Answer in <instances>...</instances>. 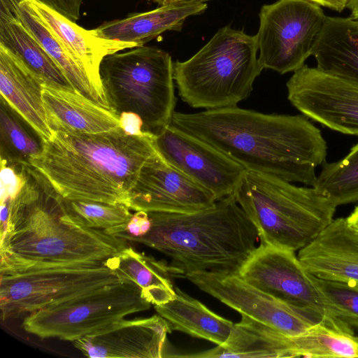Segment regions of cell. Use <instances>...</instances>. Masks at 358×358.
<instances>
[{
    "instance_id": "7402d4cb",
    "label": "cell",
    "mask_w": 358,
    "mask_h": 358,
    "mask_svg": "<svg viewBox=\"0 0 358 358\" xmlns=\"http://www.w3.org/2000/svg\"><path fill=\"white\" fill-rule=\"evenodd\" d=\"M184 357H294L292 336L241 315L222 345Z\"/></svg>"
},
{
    "instance_id": "4dcf8cb0",
    "label": "cell",
    "mask_w": 358,
    "mask_h": 358,
    "mask_svg": "<svg viewBox=\"0 0 358 358\" xmlns=\"http://www.w3.org/2000/svg\"><path fill=\"white\" fill-rule=\"evenodd\" d=\"M63 202L69 215L76 222L112 235L123 230L132 216L131 209L124 204L64 198Z\"/></svg>"
},
{
    "instance_id": "ba28073f",
    "label": "cell",
    "mask_w": 358,
    "mask_h": 358,
    "mask_svg": "<svg viewBox=\"0 0 358 358\" xmlns=\"http://www.w3.org/2000/svg\"><path fill=\"white\" fill-rule=\"evenodd\" d=\"M0 275L2 321L56 306L124 281L105 261L33 265L1 271Z\"/></svg>"
},
{
    "instance_id": "3957f363",
    "label": "cell",
    "mask_w": 358,
    "mask_h": 358,
    "mask_svg": "<svg viewBox=\"0 0 358 358\" xmlns=\"http://www.w3.org/2000/svg\"><path fill=\"white\" fill-rule=\"evenodd\" d=\"M156 136H130L121 127L97 134L52 131L30 164L65 199L129 208V194L145 162L158 152Z\"/></svg>"
},
{
    "instance_id": "d6986e66",
    "label": "cell",
    "mask_w": 358,
    "mask_h": 358,
    "mask_svg": "<svg viewBox=\"0 0 358 358\" xmlns=\"http://www.w3.org/2000/svg\"><path fill=\"white\" fill-rule=\"evenodd\" d=\"M42 99L51 131L97 134L120 127L119 115L76 90L43 83Z\"/></svg>"
},
{
    "instance_id": "7a4b0ae2",
    "label": "cell",
    "mask_w": 358,
    "mask_h": 358,
    "mask_svg": "<svg viewBox=\"0 0 358 358\" xmlns=\"http://www.w3.org/2000/svg\"><path fill=\"white\" fill-rule=\"evenodd\" d=\"M24 166L26 182L9 201L6 226L0 232V271L104 262L127 246L123 238L73 220L50 182L31 165Z\"/></svg>"
},
{
    "instance_id": "ffe728a7",
    "label": "cell",
    "mask_w": 358,
    "mask_h": 358,
    "mask_svg": "<svg viewBox=\"0 0 358 358\" xmlns=\"http://www.w3.org/2000/svg\"><path fill=\"white\" fill-rule=\"evenodd\" d=\"M43 83L20 58L0 44L1 96L42 141L52 135L42 99Z\"/></svg>"
},
{
    "instance_id": "e575fe53",
    "label": "cell",
    "mask_w": 358,
    "mask_h": 358,
    "mask_svg": "<svg viewBox=\"0 0 358 358\" xmlns=\"http://www.w3.org/2000/svg\"><path fill=\"white\" fill-rule=\"evenodd\" d=\"M49 6L67 18L76 22L80 16L84 0H38Z\"/></svg>"
},
{
    "instance_id": "f546056e",
    "label": "cell",
    "mask_w": 358,
    "mask_h": 358,
    "mask_svg": "<svg viewBox=\"0 0 358 358\" xmlns=\"http://www.w3.org/2000/svg\"><path fill=\"white\" fill-rule=\"evenodd\" d=\"M322 165L314 187L336 206L358 201V143L343 159Z\"/></svg>"
},
{
    "instance_id": "8992f818",
    "label": "cell",
    "mask_w": 358,
    "mask_h": 358,
    "mask_svg": "<svg viewBox=\"0 0 358 358\" xmlns=\"http://www.w3.org/2000/svg\"><path fill=\"white\" fill-rule=\"evenodd\" d=\"M256 36L229 25L220 29L189 59L173 63V78L180 99L206 110L236 106L253 90L263 70Z\"/></svg>"
},
{
    "instance_id": "9a60e30c",
    "label": "cell",
    "mask_w": 358,
    "mask_h": 358,
    "mask_svg": "<svg viewBox=\"0 0 358 358\" xmlns=\"http://www.w3.org/2000/svg\"><path fill=\"white\" fill-rule=\"evenodd\" d=\"M216 201L210 191L157 152L140 171L129 194V208L147 213H189L208 208Z\"/></svg>"
},
{
    "instance_id": "484cf974",
    "label": "cell",
    "mask_w": 358,
    "mask_h": 358,
    "mask_svg": "<svg viewBox=\"0 0 358 358\" xmlns=\"http://www.w3.org/2000/svg\"><path fill=\"white\" fill-rule=\"evenodd\" d=\"M0 44L48 85L75 90L44 48L8 8L0 6Z\"/></svg>"
},
{
    "instance_id": "52a82bcc",
    "label": "cell",
    "mask_w": 358,
    "mask_h": 358,
    "mask_svg": "<svg viewBox=\"0 0 358 358\" xmlns=\"http://www.w3.org/2000/svg\"><path fill=\"white\" fill-rule=\"evenodd\" d=\"M100 77L110 109L138 114L143 130L159 134L171 122L176 103L171 55L155 47L139 46L106 56Z\"/></svg>"
},
{
    "instance_id": "5b68a950",
    "label": "cell",
    "mask_w": 358,
    "mask_h": 358,
    "mask_svg": "<svg viewBox=\"0 0 358 358\" xmlns=\"http://www.w3.org/2000/svg\"><path fill=\"white\" fill-rule=\"evenodd\" d=\"M234 197L260 243L299 251L333 220L337 206L314 187L246 170Z\"/></svg>"
},
{
    "instance_id": "6da1fadb",
    "label": "cell",
    "mask_w": 358,
    "mask_h": 358,
    "mask_svg": "<svg viewBox=\"0 0 358 358\" xmlns=\"http://www.w3.org/2000/svg\"><path fill=\"white\" fill-rule=\"evenodd\" d=\"M171 124L201 139L246 170L314 187L327 144L305 115L265 114L236 106L174 112Z\"/></svg>"
},
{
    "instance_id": "8fae6325",
    "label": "cell",
    "mask_w": 358,
    "mask_h": 358,
    "mask_svg": "<svg viewBox=\"0 0 358 358\" xmlns=\"http://www.w3.org/2000/svg\"><path fill=\"white\" fill-rule=\"evenodd\" d=\"M185 278L241 315L287 336L304 332L322 317L257 289L238 273L200 271L188 273Z\"/></svg>"
},
{
    "instance_id": "277c9868",
    "label": "cell",
    "mask_w": 358,
    "mask_h": 358,
    "mask_svg": "<svg viewBox=\"0 0 358 358\" xmlns=\"http://www.w3.org/2000/svg\"><path fill=\"white\" fill-rule=\"evenodd\" d=\"M149 231L132 241L170 258L176 276L193 271L238 273L256 248V227L234 196L189 213H148Z\"/></svg>"
},
{
    "instance_id": "30bf717a",
    "label": "cell",
    "mask_w": 358,
    "mask_h": 358,
    "mask_svg": "<svg viewBox=\"0 0 358 358\" xmlns=\"http://www.w3.org/2000/svg\"><path fill=\"white\" fill-rule=\"evenodd\" d=\"M320 6L310 0H278L262 6L255 36L263 69L285 74L304 65L326 20Z\"/></svg>"
},
{
    "instance_id": "e0dca14e",
    "label": "cell",
    "mask_w": 358,
    "mask_h": 358,
    "mask_svg": "<svg viewBox=\"0 0 358 358\" xmlns=\"http://www.w3.org/2000/svg\"><path fill=\"white\" fill-rule=\"evenodd\" d=\"M23 3L66 48L84 69L102 106L110 109L101 79L100 66L108 55L139 47L134 43L108 40L99 36L96 29H86L38 0H22Z\"/></svg>"
},
{
    "instance_id": "ac0fdd59",
    "label": "cell",
    "mask_w": 358,
    "mask_h": 358,
    "mask_svg": "<svg viewBox=\"0 0 358 358\" xmlns=\"http://www.w3.org/2000/svg\"><path fill=\"white\" fill-rule=\"evenodd\" d=\"M313 275L343 283L358 290V233L346 217L334 219L297 255Z\"/></svg>"
},
{
    "instance_id": "4316f807",
    "label": "cell",
    "mask_w": 358,
    "mask_h": 358,
    "mask_svg": "<svg viewBox=\"0 0 358 358\" xmlns=\"http://www.w3.org/2000/svg\"><path fill=\"white\" fill-rule=\"evenodd\" d=\"M292 341L294 357L358 358V336L353 328L329 315Z\"/></svg>"
},
{
    "instance_id": "f1b7e54d",
    "label": "cell",
    "mask_w": 358,
    "mask_h": 358,
    "mask_svg": "<svg viewBox=\"0 0 358 358\" xmlns=\"http://www.w3.org/2000/svg\"><path fill=\"white\" fill-rule=\"evenodd\" d=\"M1 97V160L10 164H30L43 150V141L35 131ZM31 165V164H30Z\"/></svg>"
},
{
    "instance_id": "ab89813d",
    "label": "cell",
    "mask_w": 358,
    "mask_h": 358,
    "mask_svg": "<svg viewBox=\"0 0 358 358\" xmlns=\"http://www.w3.org/2000/svg\"><path fill=\"white\" fill-rule=\"evenodd\" d=\"M151 1L157 3L159 6H166V5H169V4L175 3L178 0H151Z\"/></svg>"
},
{
    "instance_id": "4fadbf2b",
    "label": "cell",
    "mask_w": 358,
    "mask_h": 358,
    "mask_svg": "<svg viewBox=\"0 0 358 358\" xmlns=\"http://www.w3.org/2000/svg\"><path fill=\"white\" fill-rule=\"evenodd\" d=\"M238 274L251 285L287 303L321 317L329 315L313 275L305 269L295 251L260 243Z\"/></svg>"
},
{
    "instance_id": "8d00e7d4",
    "label": "cell",
    "mask_w": 358,
    "mask_h": 358,
    "mask_svg": "<svg viewBox=\"0 0 358 358\" xmlns=\"http://www.w3.org/2000/svg\"><path fill=\"white\" fill-rule=\"evenodd\" d=\"M321 6H324L338 13L342 12L345 8L348 0H310Z\"/></svg>"
},
{
    "instance_id": "1f68e13d",
    "label": "cell",
    "mask_w": 358,
    "mask_h": 358,
    "mask_svg": "<svg viewBox=\"0 0 358 358\" xmlns=\"http://www.w3.org/2000/svg\"><path fill=\"white\" fill-rule=\"evenodd\" d=\"M313 276L328 313L352 328H358V290L339 282Z\"/></svg>"
},
{
    "instance_id": "5bb4252c",
    "label": "cell",
    "mask_w": 358,
    "mask_h": 358,
    "mask_svg": "<svg viewBox=\"0 0 358 358\" xmlns=\"http://www.w3.org/2000/svg\"><path fill=\"white\" fill-rule=\"evenodd\" d=\"M159 154L220 200L234 196L245 168L199 138L169 124L156 136Z\"/></svg>"
},
{
    "instance_id": "d6a6232c",
    "label": "cell",
    "mask_w": 358,
    "mask_h": 358,
    "mask_svg": "<svg viewBox=\"0 0 358 358\" xmlns=\"http://www.w3.org/2000/svg\"><path fill=\"white\" fill-rule=\"evenodd\" d=\"M0 182L1 202L14 199L26 182L24 164H10L1 160Z\"/></svg>"
},
{
    "instance_id": "7c38bea8",
    "label": "cell",
    "mask_w": 358,
    "mask_h": 358,
    "mask_svg": "<svg viewBox=\"0 0 358 358\" xmlns=\"http://www.w3.org/2000/svg\"><path fill=\"white\" fill-rule=\"evenodd\" d=\"M286 85L288 100L303 115L338 132L358 135V80L304 64Z\"/></svg>"
},
{
    "instance_id": "f35d334b",
    "label": "cell",
    "mask_w": 358,
    "mask_h": 358,
    "mask_svg": "<svg viewBox=\"0 0 358 358\" xmlns=\"http://www.w3.org/2000/svg\"><path fill=\"white\" fill-rule=\"evenodd\" d=\"M347 8L351 12L350 16L358 20V0H348Z\"/></svg>"
},
{
    "instance_id": "d4e9b609",
    "label": "cell",
    "mask_w": 358,
    "mask_h": 358,
    "mask_svg": "<svg viewBox=\"0 0 358 358\" xmlns=\"http://www.w3.org/2000/svg\"><path fill=\"white\" fill-rule=\"evenodd\" d=\"M175 296L169 302L154 306L172 331L222 345L234 323L211 311L204 304L175 287Z\"/></svg>"
},
{
    "instance_id": "836d02e7",
    "label": "cell",
    "mask_w": 358,
    "mask_h": 358,
    "mask_svg": "<svg viewBox=\"0 0 358 358\" xmlns=\"http://www.w3.org/2000/svg\"><path fill=\"white\" fill-rule=\"evenodd\" d=\"M151 227L148 213L143 210L132 214L124 229L114 236L127 241L129 238L141 237L146 234Z\"/></svg>"
},
{
    "instance_id": "83f0119b",
    "label": "cell",
    "mask_w": 358,
    "mask_h": 358,
    "mask_svg": "<svg viewBox=\"0 0 358 358\" xmlns=\"http://www.w3.org/2000/svg\"><path fill=\"white\" fill-rule=\"evenodd\" d=\"M21 1L1 0L0 6L7 7L14 13L60 68L76 90L102 106L83 67Z\"/></svg>"
},
{
    "instance_id": "d590c367",
    "label": "cell",
    "mask_w": 358,
    "mask_h": 358,
    "mask_svg": "<svg viewBox=\"0 0 358 358\" xmlns=\"http://www.w3.org/2000/svg\"><path fill=\"white\" fill-rule=\"evenodd\" d=\"M120 127L124 133L130 136H142L143 131V122L141 117L133 112H122L119 115Z\"/></svg>"
},
{
    "instance_id": "9c48e42d",
    "label": "cell",
    "mask_w": 358,
    "mask_h": 358,
    "mask_svg": "<svg viewBox=\"0 0 358 358\" xmlns=\"http://www.w3.org/2000/svg\"><path fill=\"white\" fill-rule=\"evenodd\" d=\"M150 305L134 282L124 280L27 315L22 327L41 338L73 342Z\"/></svg>"
},
{
    "instance_id": "603a6c76",
    "label": "cell",
    "mask_w": 358,
    "mask_h": 358,
    "mask_svg": "<svg viewBox=\"0 0 358 358\" xmlns=\"http://www.w3.org/2000/svg\"><path fill=\"white\" fill-rule=\"evenodd\" d=\"M312 55L320 70L358 80V20L327 16Z\"/></svg>"
},
{
    "instance_id": "2e32d148",
    "label": "cell",
    "mask_w": 358,
    "mask_h": 358,
    "mask_svg": "<svg viewBox=\"0 0 358 358\" xmlns=\"http://www.w3.org/2000/svg\"><path fill=\"white\" fill-rule=\"evenodd\" d=\"M171 332L167 322L157 314L146 318L122 319L73 344L91 358L169 357L167 334Z\"/></svg>"
},
{
    "instance_id": "cb8c5ba5",
    "label": "cell",
    "mask_w": 358,
    "mask_h": 358,
    "mask_svg": "<svg viewBox=\"0 0 358 358\" xmlns=\"http://www.w3.org/2000/svg\"><path fill=\"white\" fill-rule=\"evenodd\" d=\"M105 263L122 280L134 282L140 288L143 298L150 304L162 305L175 296L173 278L176 275L165 262L127 246Z\"/></svg>"
},
{
    "instance_id": "74e56055",
    "label": "cell",
    "mask_w": 358,
    "mask_h": 358,
    "mask_svg": "<svg viewBox=\"0 0 358 358\" xmlns=\"http://www.w3.org/2000/svg\"><path fill=\"white\" fill-rule=\"evenodd\" d=\"M346 220L349 226L358 233V206H357L353 211L346 217Z\"/></svg>"
},
{
    "instance_id": "44dd1931",
    "label": "cell",
    "mask_w": 358,
    "mask_h": 358,
    "mask_svg": "<svg viewBox=\"0 0 358 358\" xmlns=\"http://www.w3.org/2000/svg\"><path fill=\"white\" fill-rule=\"evenodd\" d=\"M210 1L178 0L150 11L106 22L95 29L101 38L143 46L166 31H181L185 19L204 13Z\"/></svg>"
}]
</instances>
